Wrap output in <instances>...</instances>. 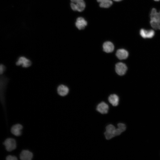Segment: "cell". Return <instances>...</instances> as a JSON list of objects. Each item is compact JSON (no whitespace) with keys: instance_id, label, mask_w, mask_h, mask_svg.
I'll return each mask as SVG.
<instances>
[{"instance_id":"1","label":"cell","mask_w":160,"mask_h":160,"mask_svg":"<svg viewBox=\"0 0 160 160\" xmlns=\"http://www.w3.org/2000/svg\"><path fill=\"white\" fill-rule=\"evenodd\" d=\"M150 23L155 30H160V11L158 12L155 8L152 9L151 14Z\"/></svg>"},{"instance_id":"2","label":"cell","mask_w":160,"mask_h":160,"mask_svg":"<svg viewBox=\"0 0 160 160\" xmlns=\"http://www.w3.org/2000/svg\"><path fill=\"white\" fill-rule=\"evenodd\" d=\"M70 6L72 9L74 11L81 12L85 7V4L83 0H70Z\"/></svg>"},{"instance_id":"3","label":"cell","mask_w":160,"mask_h":160,"mask_svg":"<svg viewBox=\"0 0 160 160\" xmlns=\"http://www.w3.org/2000/svg\"><path fill=\"white\" fill-rule=\"evenodd\" d=\"M106 131L104 132L105 137L107 140H109L116 136V129L112 124H110L106 127Z\"/></svg>"},{"instance_id":"4","label":"cell","mask_w":160,"mask_h":160,"mask_svg":"<svg viewBox=\"0 0 160 160\" xmlns=\"http://www.w3.org/2000/svg\"><path fill=\"white\" fill-rule=\"evenodd\" d=\"M4 144L6 150L9 151L14 150L16 147V141L12 138H9L7 139L4 142Z\"/></svg>"},{"instance_id":"5","label":"cell","mask_w":160,"mask_h":160,"mask_svg":"<svg viewBox=\"0 0 160 160\" xmlns=\"http://www.w3.org/2000/svg\"><path fill=\"white\" fill-rule=\"evenodd\" d=\"M17 66L21 65L24 68H28L30 66L31 64V60L24 56L19 57L16 63Z\"/></svg>"},{"instance_id":"6","label":"cell","mask_w":160,"mask_h":160,"mask_svg":"<svg viewBox=\"0 0 160 160\" xmlns=\"http://www.w3.org/2000/svg\"><path fill=\"white\" fill-rule=\"evenodd\" d=\"M115 71L119 75L122 76L126 73L127 67L126 65L122 63H118L115 65Z\"/></svg>"},{"instance_id":"7","label":"cell","mask_w":160,"mask_h":160,"mask_svg":"<svg viewBox=\"0 0 160 160\" xmlns=\"http://www.w3.org/2000/svg\"><path fill=\"white\" fill-rule=\"evenodd\" d=\"M109 106L107 104L104 102H102L97 105L96 110L102 114H106L108 112Z\"/></svg>"},{"instance_id":"8","label":"cell","mask_w":160,"mask_h":160,"mask_svg":"<svg viewBox=\"0 0 160 160\" xmlns=\"http://www.w3.org/2000/svg\"><path fill=\"white\" fill-rule=\"evenodd\" d=\"M154 31L152 30H147L142 29L140 31V34L144 38H151L154 36Z\"/></svg>"},{"instance_id":"9","label":"cell","mask_w":160,"mask_h":160,"mask_svg":"<svg viewBox=\"0 0 160 160\" xmlns=\"http://www.w3.org/2000/svg\"><path fill=\"white\" fill-rule=\"evenodd\" d=\"M87 25V22L86 21L81 17H78L75 23L76 26L80 30L83 29Z\"/></svg>"},{"instance_id":"10","label":"cell","mask_w":160,"mask_h":160,"mask_svg":"<svg viewBox=\"0 0 160 160\" xmlns=\"http://www.w3.org/2000/svg\"><path fill=\"white\" fill-rule=\"evenodd\" d=\"M69 89L66 86L61 84L57 88V92L60 96H64L66 95L69 92Z\"/></svg>"},{"instance_id":"11","label":"cell","mask_w":160,"mask_h":160,"mask_svg":"<svg viewBox=\"0 0 160 160\" xmlns=\"http://www.w3.org/2000/svg\"><path fill=\"white\" fill-rule=\"evenodd\" d=\"M116 55L120 60L126 59L128 56V53L126 50L124 49H118L116 53Z\"/></svg>"},{"instance_id":"12","label":"cell","mask_w":160,"mask_h":160,"mask_svg":"<svg viewBox=\"0 0 160 160\" xmlns=\"http://www.w3.org/2000/svg\"><path fill=\"white\" fill-rule=\"evenodd\" d=\"M103 50L105 52L109 53L112 52L114 49L113 44L109 41L105 42L103 45Z\"/></svg>"},{"instance_id":"13","label":"cell","mask_w":160,"mask_h":160,"mask_svg":"<svg viewBox=\"0 0 160 160\" xmlns=\"http://www.w3.org/2000/svg\"><path fill=\"white\" fill-rule=\"evenodd\" d=\"M33 157L32 153L28 150H23L20 155V158L22 160H30Z\"/></svg>"},{"instance_id":"14","label":"cell","mask_w":160,"mask_h":160,"mask_svg":"<svg viewBox=\"0 0 160 160\" xmlns=\"http://www.w3.org/2000/svg\"><path fill=\"white\" fill-rule=\"evenodd\" d=\"M22 126L20 124H16L14 125L11 129V132L14 135L19 136L21 135Z\"/></svg>"},{"instance_id":"15","label":"cell","mask_w":160,"mask_h":160,"mask_svg":"<svg viewBox=\"0 0 160 160\" xmlns=\"http://www.w3.org/2000/svg\"><path fill=\"white\" fill-rule=\"evenodd\" d=\"M108 100L109 102L113 106H116L119 104V97L116 94L110 95L108 97Z\"/></svg>"},{"instance_id":"16","label":"cell","mask_w":160,"mask_h":160,"mask_svg":"<svg viewBox=\"0 0 160 160\" xmlns=\"http://www.w3.org/2000/svg\"><path fill=\"white\" fill-rule=\"evenodd\" d=\"M99 3L100 7L104 8H108L110 7L112 5L113 2L111 0H97Z\"/></svg>"},{"instance_id":"17","label":"cell","mask_w":160,"mask_h":160,"mask_svg":"<svg viewBox=\"0 0 160 160\" xmlns=\"http://www.w3.org/2000/svg\"><path fill=\"white\" fill-rule=\"evenodd\" d=\"M118 128L116 129V136L119 135L122 132L125 131L126 129V126L125 124L119 123L117 124Z\"/></svg>"},{"instance_id":"18","label":"cell","mask_w":160,"mask_h":160,"mask_svg":"<svg viewBox=\"0 0 160 160\" xmlns=\"http://www.w3.org/2000/svg\"><path fill=\"white\" fill-rule=\"evenodd\" d=\"M6 159L7 160H16L17 159V157L15 156L9 155L7 157Z\"/></svg>"},{"instance_id":"19","label":"cell","mask_w":160,"mask_h":160,"mask_svg":"<svg viewBox=\"0 0 160 160\" xmlns=\"http://www.w3.org/2000/svg\"><path fill=\"white\" fill-rule=\"evenodd\" d=\"M5 70V67L4 65L1 64L0 67V73L1 74H2Z\"/></svg>"},{"instance_id":"20","label":"cell","mask_w":160,"mask_h":160,"mask_svg":"<svg viewBox=\"0 0 160 160\" xmlns=\"http://www.w3.org/2000/svg\"><path fill=\"white\" fill-rule=\"evenodd\" d=\"M113 1H121L122 0H113Z\"/></svg>"},{"instance_id":"21","label":"cell","mask_w":160,"mask_h":160,"mask_svg":"<svg viewBox=\"0 0 160 160\" xmlns=\"http://www.w3.org/2000/svg\"><path fill=\"white\" fill-rule=\"evenodd\" d=\"M154 0L156 1H160V0Z\"/></svg>"}]
</instances>
